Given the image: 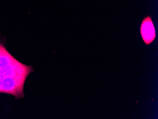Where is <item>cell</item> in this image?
Returning <instances> with one entry per match:
<instances>
[{
	"mask_svg": "<svg viewBox=\"0 0 158 119\" xmlns=\"http://www.w3.org/2000/svg\"><path fill=\"white\" fill-rule=\"evenodd\" d=\"M33 71L32 66L14 58L0 39V93L11 95L16 99L24 97L25 82Z\"/></svg>",
	"mask_w": 158,
	"mask_h": 119,
	"instance_id": "cell-1",
	"label": "cell"
},
{
	"mask_svg": "<svg viewBox=\"0 0 158 119\" xmlns=\"http://www.w3.org/2000/svg\"><path fill=\"white\" fill-rule=\"evenodd\" d=\"M141 36L146 45L152 43L156 37V32L151 17H146L142 22L140 28Z\"/></svg>",
	"mask_w": 158,
	"mask_h": 119,
	"instance_id": "cell-2",
	"label": "cell"
}]
</instances>
